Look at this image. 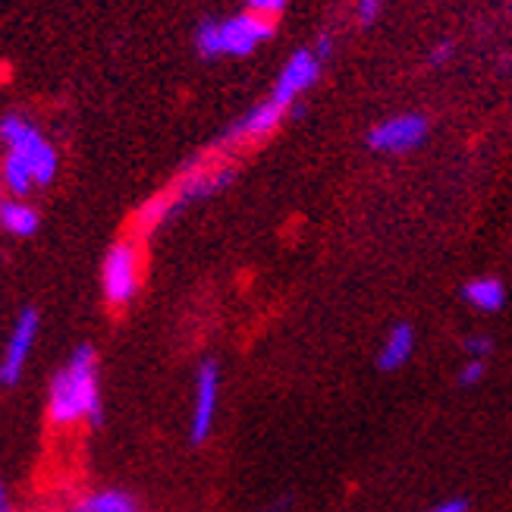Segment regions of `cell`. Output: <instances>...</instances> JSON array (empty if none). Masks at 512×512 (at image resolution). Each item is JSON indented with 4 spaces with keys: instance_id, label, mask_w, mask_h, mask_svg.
<instances>
[{
    "instance_id": "1",
    "label": "cell",
    "mask_w": 512,
    "mask_h": 512,
    "mask_svg": "<svg viewBox=\"0 0 512 512\" xmlns=\"http://www.w3.org/2000/svg\"><path fill=\"white\" fill-rule=\"evenodd\" d=\"M101 387H98V355L92 346H76L66 365L51 377L48 387V421L54 428L101 425Z\"/></svg>"
},
{
    "instance_id": "2",
    "label": "cell",
    "mask_w": 512,
    "mask_h": 512,
    "mask_svg": "<svg viewBox=\"0 0 512 512\" xmlns=\"http://www.w3.org/2000/svg\"><path fill=\"white\" fill-rule=\"evenodd\" d=\"M142 255L132 239H120L107 249L101 264V293L110 308H126L139 293Z\"/></svg>"
},
{
    "instance_id": "3",
    "label": "cell",
    "mask_w": 512,
    "mask_h": 512,
    "mask_svg": "<svg viewBox=\"0 0 512 512\" xmlns=\"http://www.w3.org/2000/svg\"><path fill=\"white\" fill-rule=\"evenodd\" d=\"M0 142L7 145V151L22 154L32 170H35V183L38 186H48L54 183L57 176V148L41 136V132L22 117V114H7L0 117Z\"/></svg>"
},
{
    "instance_id": "4",
    "label": "cell",
    "mask_w": 512,
    "mask_h": 512,
    "mask_svg": "<svg viewBox=\"0 0 512 512\" xmlns=\"http://www.w3.org/2000/svg\"><path fill=\"white\" fill-rule=\"evenodd\" d=\"M233 180H236V170L233 167H205L202 161H189L183 167L180 180H176L164 192H167L170 208L176 214V211L192 205V202H202V198H211L217 192H224Z\"/></svg>"
},
{
    "instance_id": "5",
    "label": "cell",
    "mask_w": 512,
    "mask_h": 512,
    "mask_svg": "<svg viewBox=\"0 0 512 512\" xmlns=\"http://www.w3.org/2000/svg\"><path fill=\"white\" fill-rule=\"evenodd\" d=\"M220 406V365L205 359L195 371V399H192V418H189V440L205 443L214 431Z\"/></svg>"
},
{
    "instance_id": "6",
    "label": "cell",
    "mask_w": 512,
    "mask_h": 512,
    "mask_svg": "<svg viewBox=\"0 0 512 512\" xmlns=\"http://www.w3.org/2000/svg\"><path fill=\"white\" fill-rule=\"evenodd\" d=\"M38 327H41V318L35 308H22L16 315L4 359H0V387H16L22 381V371H26L35 340H38Z\"/></svg>"
},
{
    "instance_id": "7",
    "label": "cell",
    "mask_w": 512,
    "mask_h": 512,
    "mask_svg": "<svg viewBox=\"0 0 512 512\" xmlns=\"http://www.w3.org/2000/svg\"><path fill=\"white\" fill-rule=\"evenodd\" d=\"M274 35V22L271 16L246 10L239 16L220 19V51L230 57H249L261 41Z\"/></svg>"
},
{
    "instance_id": "8",
    "label": "cell",
    "mask_w": 512,
    "mask_h": 512,
    "mask_svg": "<svg viewBox=\"0 0 512 512\" xmlns=\"http://www.w3.org/2000/svg\"><path fill=\"white\" fill-rule=\"evenodd\" d=\"M428 139V120L421 114H399L390 117L384 123H377L368 132V145L374 151H384V154H406L415 151L421 142Z\"/></svg>"
},
{
    "instance_id": "9",
    "label": "cell",
    "mask_w": 512,
    "mask_h": 512,
    "mask_svg": "<svg viewBox=\"0 0 512 512\" xmlns=\"http://www.w3.org/2000/svg\"><path fill=\"white\" fill-rule=\"evenodd\" d=\"M318 73H321V60L315 48H299L280 70L271 101H277L280 107H289L302 92H308V88L318 82Z\"/></svg>"
},
{
    "instance_id": "10",
    "label": "cell",
    "mask_w": 512,
    "mask_h": 512,
    "mask_svg": "<svg viewBox=\"0 0 512 512\" xmlns=\"http://www.w3.org/2000/svg\"><path fill=\"white\" fill-rule=\"evenodd\" d=\"M283 110L277 101H261L258 107H252L249 114H242L224 136H220V148H233V145H242V142H258L264 136H271V132L280 126L283 120Z\"/></svg>"
},
{
    "instance_id": "11",
    "label": "cell",
    "mask_w": 512,
    "mask_h": 512,
    "mask_svg": "<svg viewBox=\"0 0 512 512\" xmlns=\"http://www.w3.org/2000/svg\"><path fill=\"white\" fill-rule=\"evenodd\" d=\"M415 352V327L399 321L387 330V337L381 343V352H377V368L381 371H399Z\"/></svg>"
},
{
    "instance_id": "12",
    "label": "cell",
    "mask_w": 512,
    "mask_h": 512,
    "mask_svg": "<svg viewBox=\"0 0 512 512\" xmlns=\"http://www.w3.org/2000/svg\"><path fill=\"white\" fill-rule=\"evenodd\" d=\"M38 224H41V217L26 198H7V202L0 205V230L4 233L29 239L38 233Z\"/></svg>"
},
{
    "instance_id": "13",
    "label": "cell",
    "mask_w": 512,
    "mask_h": 512,
    "mask_svg": "<svg viewBox=\"0 0 512 512\" xmlns=\"http://www.w3.org/2000/svg\"><path fill=\"white\" fill-rule=\"evenodd\" d=\"M462 299L472 308L484 311V315H494V311H500L506 302V286L497 277H478L462 286Z\"/></svg>"
},
{
    "instance_id": "14",
    "label": "cell",
    "mask_w": 512,
    "mask_h": 512,
    "mask_svg": "<svg viewBox=\"0 0 512 512\" xmlns=\"http://www.w3.org/2000/svg\"><path fill=\"white\" fill-rule=\"evenodd\" d=\"M0 176H4V186L13 198H26L32 192V186H38L32 164L16 151H7L4 164H0Z\"/></svg>"
},
{
    "instance_id": "15",
    "label": "cell",
    "mask_w": 512,
    "mask_h": 512,
    "mask_svg": "<svg viewBox=\"0 0 512 512\" xmlns=\"http://www.w3.org/2000/svg\"><path fill=\"white\" fill-rule=\"evenodd\" d=\"M73 512H139V503L126 491H95L82 497Z\"/></svg>"
},
{
    "instance_id": "16",
    "label": "cell",
    "mask_w": 512,
    "mask_h": 512,
    "mask_svg": "<svg viewBox=\"0 0 512 512\" xmlns=\"http://www.w3.org/2000/svg\"><path fill=\"white\" fill-rule=\"evenodd\" d=\"M195 48H198V54L208 57V60L224 57V51H220V19H205L202 26H198Z\"/></svg>"
},
{
    "instance_id": "17",
    "label": "cell",
    "mask_w": 512,
    "mask_h": 512,
    "mask_svg": "<svg viewBox=\"0 0 512 512\" xmlns=\"http://www.w3.org/2000/svg\"><path fill=\"white\" fill-rule=\"evenodd\" d=\"M462 349H465V355H469V359H491V352H494V340L487 337V333H472L469 340L462 343Z\"/></svg>"
},
{
    "instance_id": "18",
    "label": "cell",
    "mask_w": 512,
    "mask_h": 512,
    "mask_svg": "<svg viewBox=\"0 0 512 512\" xmlns=\"http://www.w3.org/2000/svg\"><path fill=\"white\" fill-rule=\"evenodd\" d=\"M484 377H487V362L484 359H469L459 371V384L462 387H478Z\"/></svg>"
},
{
    "instance_id": "19",
    "label": "cell",
    "mask_w": 512,
    "mask_h": 512,
    "mask_svg": "<svg viewBox=\"0 0 512 512\" xmlns=\"http://www.w3.org/2000/svg\"><path fill=\"white\" fill-rule=\"evenodd\" d=\"M381 7H384V0H359V4H355V16H359L362 26H368V22L377 19Z\"/></svg>"
},
{
    "instance_id": "20",
    "label": "cell",
    "mask_w": 512,
    "mask_h": 512,
    "mask_svg": "<svg viewBox=\"0 0 512 512\" xmlns=\"http://www.w3.org/2000/svg\"><path fill=\"white\" fill-rule=\"evenodd\" d=\"M286 7V0H249V10L264 13V16H274Z\"/></svg>"
},
{
    "instance_id": "21",
    "label": "cell",
    "mask_w": 512,
    "mask_h": 512,
    "mask_svg": "<svg viewBox=\"0 0 512 512\" xmlns=\"http://www.w3.org/2000/svg\"><path fill=\"white\" fill-rule=\"evenodd\" d=\"M425 512H469V503L465 500H440L437 506H431Z\"/></svg>"
},
{
    "instance_id": "22",
    "label": "cell",
    "mask_w": 512,
    "mask_h": 512,
    "mask_svg": "<svg viewBox=\"0 0 512 512\" xmlns=\"http://www.w3.org/2000/svg\"><path fill=\"white\" fill-rule=\"evenodd\" d=\"M450 51H453V44H450V41H443V44H437V48L431 51V63H434V66H440V63H447V60H450Z\"/></svg>"
},
{
    "instance_id": "23",
    "label": "cell",
    "mask_w": 512,
    "mask_h": 512,
    "mask_svg": "<svg viewBox=\"0 0 512 512\" xmlns=\"http://www.w3.org/2000/svg\"><path fill=\"white\" fill-rule=\"evenodd\" d=\"M0 512H16L13 503H10V491H7L4 481H0Z\"/></svg>"
},
{
    "instance_id": "24",
    "label": "cell",
    "mask_w": 512,
    "mask_h": 512,
    "mask_svg": "<svg viewBox=\"0 0 512 512\" xmlns=\"http://www.w3.org/2000/svg\"><path fill=\"white\" fill-rule=\"evenodd\" d=\"M330 48H333V41H330V38L324 35V38H321V41L315 44V54H318V60H327V57H330Z\"/></svg>"
},
{
    "instance_id": "25",
    "label": "cell",
    "mask_w": 512,
    "mask_h": 512,
    "mask_svg": "<svg viewBox=\"0 0 512 512\" xmlns=\"http://www.w3.org/2000/svg\"><path fill=\"white\" fill-rule=\"evenodd\" d=\"M286 506H289V503H286V500H280L277 506H267L264 512H280V509H286Z\"/></svg>"
},
{
    "instance_id": "26",
    "label": "cell",
    "mask_w": 512,
    "mask_h": 512,
    "mask_svg": "<svg viewBox=\"0 0 512 512\" xmlns=\"http://www.w3.org/2000/svg\"><path fill=\"white\" fill-rule=\"evenodd\" d=\"M4 192H7V186H4V176H0V205L7 202V198H4Z\"/></svg>"
}]
</instances>
